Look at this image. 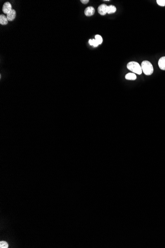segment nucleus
I'll return each instance as SVG.
<instances>
[{
	"label": "nucleus",
	"mask_w": 165,
	"mask_h": 248,
	"mask_svg": "<svg viewBox=\"0 0 165 248\" xmlns=\"http://www.w3.org/2000/svg\"><path fill=\"white\" fill-rule=\"evenodd\" d=\"M141 69L143 72L146 76H150L154 71L153 65L148 60H144L141 63Z\"/></svg>",
	"instance_id": "1"
},
{
	"label": "nucleus",
	"mask_w": 165,
	"mask_h": 248,
	"mask_svg": "<svg viewBox=\"0 0 165 248\" xmlns=\"http://www.w3.org/2000/svg\"><path fill=\"white\" fill-rule=\"evenodd\" d=\"M127 67L129 70H131L134 74H138V75H140L142 74V70L141 69V65L138 62L134 61L129 62L127 64Z\"/></svg>",
	"instance_id": "2"
},
{
	"label": "nucleus",
	"mask_w": 165,
	"mask_h": 248,
	"mask_svg": "<svg viewBox=\"0 0 165 248\" xmlns=\"http://www.w3.org/2000/svg\"><path fill=\"white\" fill-rule=\"evenodd\" d=\"M107 7L106 4H102L98 7L97 10L99 14L102 16H104L107 13Z\"/></svg>",
	"instance_id": "3"
},
{
	"label": "nucleus",
	"mask_w": 165,
	"mask_h": 248,
	"mask_svg": "<svg viewBox=\"0 0 165 248\" xmlns=\"http://www.w3.org/2000/svg\"><path fill=\"white\" fill-rule=\"evenodd\" d=\"M12 10V5H11L10 3L8 2H5V3L3 4L2 10H3L4 14H7L9 12H10Z\"/></svg>",
	"instance_id": "4"
},
{
	"label": "nucleus",
	"mask_w": 165,
	"mask_h": 248,
	"mask_svg": "<svg viewBox=\"0 0 165 248\" xmlns=\"http://www.w3.org/2000/svg\"><path fill=\"white\" fill-rule=\"evenodd\" d=\"M95 8L91 6L87 7L85 10V14L87 16H91L95 14Z\"/></svg>",
	"instance_id": "5"
},
{
	"label": "nucleus",
	"mask_w": 165,
	"mask_h": 248,
	"mask_svg": "<svg viewBox=\"0 0 165 248\" xmlns=\"http://www.w3.org/2000/svg\"><path fill=\"white\" fill-rule=\"evenodd\" d=\"M16 17V10L12 9V10L10 11V12H9L7 14V17L8 21H14V19H15Z\"/></svg>",
	"instance_id": "6"
},
{
	"label": "nucleus",
	"mask_w": 165,
	"mask_h": 248,
	"mask_svg": "<svg viewBox=\"0 0 165 248\" xmlns=\"http://www.w3.org/2000/svg\"><path fill=\"white\" fill-rule=\"evenodd\" d=\"M158 65L161 69L165 70V57H161L159 59L158 61Z\"/></svg>",
	"instance_id": "7"
},
{
	"label": "nucleus",
	"mask_w": 165,
	"mask_h": 248,
	"mask_svg": "<svg viewBox=\"0 0 165 248\" xmlns=\"http://www.w3.org/2000/svg\"><path fill=\"white\" fill-rule=\"evenodd\" d=\"M125 78L128 80H135L136 79V76L134 73H128L125 75Z\"/></svg>",
	"instance_id": "8"
},
{
	"label": "nucleus",
	"mask_w": 165,
	"mask_h": 248,
	"mask_svg": "<svg viewBox=\"0 0 165 248\" xmlns=\"http://www.w3.org/2000/svg\"><path fill=\"white\" fill-rule=\"evenodd\" d=\"M8 19H7V16H5L3 14H1L0 16V24L5 25L7 24L8 23Z\"/></svg>",
	"instance_id": "9"
},
{
	"label": "nucleus",
	"mask_w": 165,
	"mask_h": 248,
	"mask_svg": "<svg viewBox=\"0 0 165 248\" xmlns=\"http://www.w3.org/2000/svg\"><path fill=\"white\" fill-rule=\"evenodd\" d=\"M116 8L113 5H108L107 7V14H112L116 12Z\"/></svg>",
	"instance_id": "10"
},
{
	"label": "nucleus",
	"mask_w": 165,
	"mask_h": 248,
	"mask_svg": "<svg viewBox=\"0 0 165 248\" xmlns=\"http://www.w3.org/2000/svg\"><path fill=\"white\" fill-rule=\"evenodd\" d=\"M89 43L90 45L93 46L95 47H96L98 46V45H99L98 42L95 39H89Z\"/></svg>",
	"instance_id": "11"
},
{
	"label": "nucleus",
	"mask_w": 165,
	"mask_h": 248,
	"mask_svg": "<svg viewBox=\"0 0 165 248\" xmlns=\"http://www.w3.org/2000/svg\"><path fill=\"white\" fill-rule=\"evenodd\" d=\"M95 40L98 42V44L100 45L102 44L103 42V39L102 38V36L100 35H96L95 36Z\"/></svg>",
	"instance_id": "12"
},
{
	"label": "nucleus",
	"mask_w": 165,
	"mask_h": 248,
	"mask_svg": "<svg viewBox=\"0 0 165 248\" xmlns=\"http://www.w3.org/2000/svg\"><path fill=\"white\" fill-rule=\"evenodd\" d=\"M9 247L8 244L5 241H1L0 242V248H7Z\"/></svg>",
	"instance_id": "13"
},
{
	"label": "nucleus",
	"mask_w": 165,
	"mask_h": 248,
	"mask_svg": "<svg viewBox=\"0 0 165 248\" xmlns=\"http://www.w3.org/2000/svg\"><path fill=\"white\" fill-rule=\"evenodd\" d=\"M157 3L161 7H165V0H157Z\"/></svg>",
	"instance_id": "14"
},
{
	"label": "nucleus",
	"mask_w": 165,
	"mask_h": 248,
	"mask_svg": "<svg viewBox=\"0 0 165 248\" xmlns=\"http://www.w3.org/2000/svg\"><path fill=\"white\" fill-rule=\"evenodd\" d=\"M81 2L83 4H87L89 2V0H81Z\"/></svg>",
	"instance_id": "15"
}]
</instances>
